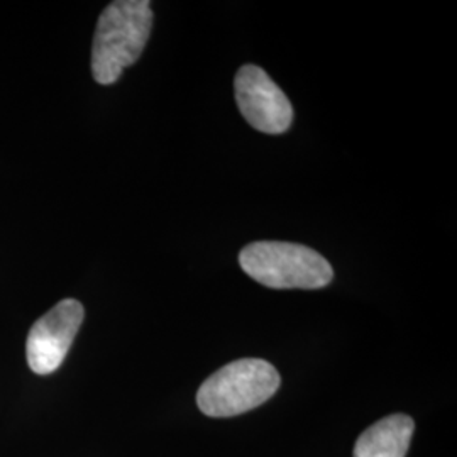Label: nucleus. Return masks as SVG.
I'll list each match as a JSON object with an SVG mask.
<instances>
[{"instance_id": "obj_2", "label": "nucleus", "mask_w": 457, "mask_h": 457, "mask_svg": "<svg viewBox=\"0 0 457 457\" xmlns=\"http://www.w3.org/2000/svg\"><path fill=\"white\" fill-rule=\"evenodd\" d=\"M281 378L268 361H232L209 376L196 393L200 411L213 419H228L258 409L279 388Z\"/></svg>"}, {"instance_id": "obj_6", "label": "nucleus", "mask_w": 457, "mask_h": 457, "mask_svg": "<svg viewBox=\"0 0 457 457\" xmlns=\"http://www.w3.org/2000/svg\"><path fill=\"white\" fill-rule=\"evenodd\" d=\"M415 422L405 413H395L368 427L356 441L354 457H405Z\"/></svg>"}, {"instance_id": "obj_1", "label": "nucleus", "mask_w": 457, "mask_h": 457, "mask_svg": "<svg viewBox=\"0 0 457 457\" xmlns=\"http://www.w3.org/2000/svg\"><path fill=\"white\" fill-rule=\"evenodd\" d=\"M153 29L147 0H115L98 17L92 46V73L100 85H112L134 65Z\"/></svg>"}, {"instance_id": "obj_5", "label": "nucleus", "mask_w": 457, "mask_h": 457, "mask_svg": "<svg viewBox=\"0 0 457 457\" xmlns=\"http://www.w3.org/2000/svg\"><path fill=\"white\" fill-rule=\"evenodd\" d=\"M237 107L245 120L264 134H283L294 120V107L271 77L256 65H245L234 80Z\"/></svg>"}, {"instance_id": "obj_3", "label": "nucleus", "mask_w": 457, "mask_h": 457, "mask_svg": "<svg viewBox=\"0 0 457 457\" xmlns=\"http://www.w3.org/2000/svg\"><path fill=\"white\" fill-rule=\"evenodd\" d=\"M239 264L247 277L277 290H317L334 278V270L322 254L307 245L281 241L245 245Z\"/></svg>"}, {"instance_id": "obj_4", "label": "nucleus", "mask_w": 457, "mask_h": 457, "mask_svg": "<svg viewBox=\"0 0 457 457\" xmlns=\"http://www.w3.org/2000/svg\"><path fill=\"white\" fill-rule=\"evenodd\" d=\"M85 311L79 300L66 298L36 320L26 341L28 364L36 375L54 373L82 327Z\"/></svg>"}]
</instances>
